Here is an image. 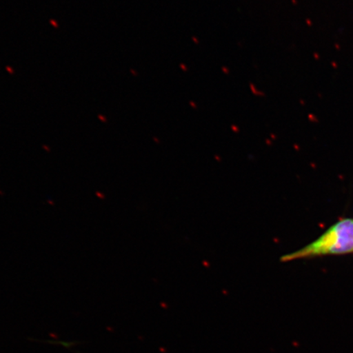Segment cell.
<instances>
[{
  "label": "cell",
  "mask_w": 353,
  "mask_h": 353,
  "mask_svg": "<svg viewBox=\"0 0 353 353\" xmlns=\"http://www.w3.org/2000/svg\"><path fill=\"white\" fill-rule=\"evenodd\" d=\"M351 253H353V219H344L331 226L310 244L293 253L282 256L281 261L286 263L321 256Z\"/></svg>",
  "instance_id": "1"
}]
</instances>
